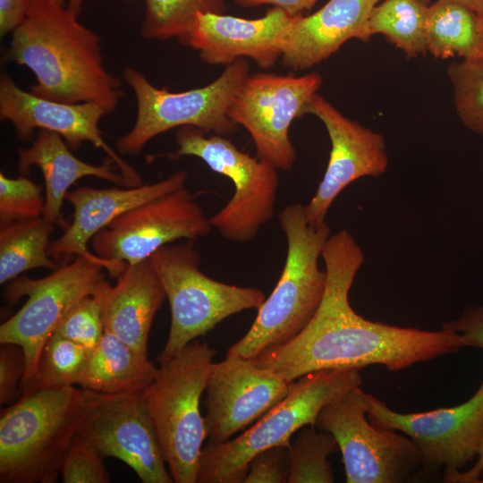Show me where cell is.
<instances>
[{"instance_id": "obj_1", "label": "cell", "mask_w": 483, "mask_h": 483, "mask_svg": "<svg viewBox=\"0 0 483 483\" xmlns=\"http://www.w3.org/2000/svg\"><path fill=\"white\" fill-rule=\"evenodd\" d=\"M321 257L326 285L315 315L294 338L252 359L256 365L292 382L322 369L382 365L395 372L465 347L462 336L452 330L392 326L355 312L349 292L365 257L346 229L328 237Z\"/></svg>"}, {"instance_id": "obj_2", "label": "cell", "mask_w": 483, "mask_h": 483, "mask_svg": "<svg viewBox=\"0 0 483 483\" xmlns=\"http://www.w3.org/2000/svg\"><path fill=\"white\" fill-rule=\"evenodd\" d=\"M55 0H29L22 22L11 33L3 61L25 66L36 78L35 96L68 104L97 102L113 113L122 81L104 65L101 38Z\"/></svg>"}, {"instance_id": "obj_3", "label": "cell", "mask_w": 483, "mask_h": 483, "mask_svg": "<svg viewBox=\"0 0 483 483\" xmlns=\"http://www.w3.org/2000/svg\"><path fill=\"white\" fill-rule=\"evenodd\" d=\"M278 220L287 241L281 276L248 332L228 348L225 357L252 360L287 343L306 327L323 299L326 273L319 269L318 258L331 235L329 225H309L301 203L286 206Z\"/></svg>"}, {"instance_id": "obj_4", "label": "cell", "mask_w": 483, "mask_h": 483, "mask_svg": "<svg viewBox=\"0 0 483 483\" xmlns=\"http://www.w3.org/2000/svg\"><path fill=\"white\" fill-rule=\"evenodd\" d=\"M83 389L42 388L21 394L1 411L0 482L55 483L77 434Z\"/></svg>"}, {"instance_id": "obj_5", "label": "cell", "mask_w": 483, "mask_h": 483, "mask_svg": "<svg viewBox=\"0 0 483 483\" xmlns=\"http://www.w3.org/2000/svg\"><path fill=\"white\" fill-rule=\"evenodd\" d=\"M216 353L207 342H191L161 361L151 383L140 392L176 483H197L199 462L208 437L199 403Z\"/></svg>"}, {"instance_id": "obj_6", "label": "cell", "mask_w": 483, "mask_h": 483, "mask_svg": "<svg viewBox=\"0 0 483 483\" xmlns=\"http://www.w3.org/2000/svg\"><path fill=\"white\" fill-rule=\"evenodd\" d=\"M360 369H322L292 381L287 395L239 436L202 448L197 483H244L251 459L263 450L290 446L295 432L314 426L320 410L360 387Z\"/></svg>"}, {"instance_id": "obj_7", "label": "cell", "mask_w": 483, "mask_h": 483, "mask_svg": "<svg viewBox=\"0 0 483 483\" xmlns=\"http://www.w3.org/2000/svg\"><path fill=\"white\" fill-rule=\"evenodd\" d=\"M171 309V326L159 362L166 360L226 318L245 309H258L265 301L255 287L216 281L200 270V256L193 241L165 245L150 256Z\"/></svg>"}, {"instance_id": "obj_8", "label": "cell", "mask_w": 483, "mask_h": 483, "mask_svg": "<svg viewBox=\"0 0 483 483\" xmlns=\"http://www.w3.org/2000/svg\"><path fill=\"white\" fill-rule=\"evenodd\" d=\"M249 72V62L241 58L204 87L172 92L154 86L136 68L125 67L122 75L134 93L137 114L132 128L116 140L119 154L136 156L153 138L177 127L194 126L221 136L233 134L237 124L227 111Z\"/></svg>"}, {"instance_id": "obj_9", "label": "cell", "mask_w": 483, "mask_h": 483, "mask_svg": "<svg viewBox=\"0 0 483 483\" xmlns=\"http://www.w3.org/2000/svg\"><path fill=\"white\" fill-rule=\"evenodd\" d=\"M205 134L194 126L180 127L175 135L177 150L164 157L173 160L197 157L212 171L229 178L234 186L233 194L209 222L228 241L250 242L274 216L278 169L241 151L225 136Z\"/></svg>"}, {"instance_id": "obj_10", "label": "cell", "mask_w": 483, "mask_h": 483, "mask_svg": "<svg viewBox=\"0 0 483 483\" xmlns=\"http://www.w3.org/2000/svg\"><path fill=\"white\" fill-rule=\"evenodd\" d=\"M367 394L356 387L326 404L315 428L330 432L343 456L347 483H402L422 464L413 441L368 419Z\"/></svg>"}, {"instance_id": "obj_11", "label": "cell", "mask_w": 483, "mask_h": 483, "mask_svg": "<svg viewBox=\"0 0 483 483\" xmlns=\"http://www.w3.org/2000/svg\"><path fill=\"white\" fill-rule=\"evenodd\" d=\"M104 268L84 257L65 264L42 278H17L5 291L15 302L27 295L25 304L0 326V343L21 346L25 355L21 389L35 377L42 348L66 315L81 299L95 292L105 280Z\"/></svg>"}, {"instance_id": "obj_12", "label": "cell", "mask_w": 483, "mask_h": 483, "mask_svg": "<svg viewBox=\"0 0 483 483\" xmlns=\"http://www.w3.org/2000/svg\"><path fill=\"white\" fill-rule=\"evenodd\" d=\"M321 84L318 72L249 75L228 108V117L249 131L258 158L289 171L296 158L289 128L303 115L304 106Z\"/></svg>"}, {"instance_id": "obj_13", "label": "cell", "mask_w": 483, "mask_h": 483, "mask_svg": "<svg viewBox=\"0 0 483 483\" xmlns=\"http://www.w3.org/2000/svg\"><path fill=\"white\" fill-rule=\"evenodd\" d=\"M83 394L77 436L105 459L124 462L143 483L174 482L140 392L102 394L83 389Z\"/></svg>"}, {"instance_id": "obj_14", "label": "cell", "mask_w": 483, "mask_h": 483, "mask_svg": "<svg viewBox=\"0 0 483 483\" xmlns=\"http://www.w3.org/2000/svg\"><path fill=\"white\" fill-rule=\"evenodd\" d=\"M196 197L184 186L129 209L91 239L92 252L133 265L170 242L207 236L212 226Z\"/></svg>"}, {"instance_id": "obj_15", "label": "cell", "mask_w": 483, "mask_h": 483, "mask_svg": "<svg viewBox=\"0 0 483 483\" xmlns=\"http://www.w3.org/2000/svg\"><path fill=\"white\" fill-rule=\"evenodd\" d=\"M369 422L402 432L416 445L423 465L444 468V478L462 470L478 457L483 436V380L467 402L425 412L401 413L367 394Z\"/></svg>"}, {"instance_id": "obj_16", "label": "cell", "mask_w": 483, "mask_h": 483, "mask_svg": "<svg viewBox=\"0 0 483 483\" xmlns=\"http://www.w3.org/2000/svg\"><path fill=\"white\" fill-rule=\"evenodd\" d=\"M109 114L106 106L97 102H57L23 90L7 74L0 78V118L12 123L18 139L29 140L39 129L57 133L72 150L91 143L114 162L126 187L139 186L140 174L102 137L99 122Z\"/></svg>"}, {"instance_id": "obj_17", "label": "cell", "mask_w": 483, "mask_h": 483, "mask_svg": "<svg viewBox=\"0 0 483 483\" xmlns=\"http://www.w3.org/2000/svg\"><path fill=\"white\" fill-rule=\"evenodd\" d=\"M306 114L323 123L331 141L323 179L304 206L308 224L318 227L326 223L332 203L345 187L361 177L383 174L389 160L382 134L347 118L318 93L304 106Z\"/></svg>"}, {"instance_id": "obj_18", "label": "cell", "mask_w": 483, "mask_h": 483, "mask_svg": "<svg viewBox=\"0 0 483 483\" xmlns=\"http://www.w3.org/2000/svg\"><path fill=\"white\" fill-rule=\"evenodd\" d=\"M291 384L250 359L225 357L214 362L204 399L208 442H225L245 429L281 402Z\"/></svg>"}, {"instance_id": "obj_19", "label": "cell", "mask_w": 483, "mask_h": 483, "mask_svg": "<svg viewBox=\"0 0 483 483\" xmlns=\"http://www.w3.org/2000/svg\"><path fill=\"white\" fill-rule=\"evenodd\" d=\"M188 174L180 170L153 183L136 187L96 189L82 186L68 191L65 199L73 208V219L59 238L50 242L51 258L84 257L100 265L113 278H117L127 264L103 259L89 250V242L114 219L146 201L185 186Z\"/></svg>"}, {"instance_id": "obj_20", "label": "cell", "mask_w": 483, "mask_h": 483, "mask_svg": "<svg viewBox=\"0 0 483 483\" xmlns=\"http://www.w3.org/2000/svg\"><path fill=\"white\" fill-rule=\"evenodd\" d=\"M292 19L275 6L258 19L199 13L181 44L198 51L209 64L228 65L249 57L259 67L269 69L282 55L281 37Z\"/></svg>"}, {"instance_id": "obj_21", "label": "cell", "mask_w": 483, "mask_h": 483, "mask_svg": "<svg viewBox=\"0 0 483 483\" xmlns=\"http://www.w3.org/2000/svg\"><path fill=\"white\" fill-rule=\"evenodd\" d=\"M380 0H329L310 15L293 17L281 37L282 62L305 70L336 52L346 41L369 39L367 23Z\"/></svg>"}, {"instance_id": "obj_22", "label": "cell", "mask_w": 483, "mask_h": 483, "mask_svg": "<svg viewBox=\"0 0 483 483\" xmlns=\"http://www.w3.org/2000/svg\"><path fill=\"white\" fill-rule=\"evenodd\" d=\"M111 285L106 279L93 295L98 301L105 331L110 332L148 356L153 319L166 298L150 258L127 265Z\"/></svg>"}, {"instance_id": "obj_23", "label": "cell", "mask_w": 483, "mask_h": 483, "mask_svg": "<svg viewBox=\"0 0 483 483\" xmlns=\"http://www.w3.org/2000/svg\"><path fill=\"white\" fill-rule=\"evenodd\" d=\"M64 140L57 133L39 130L32 144L18 149V170L27 175L32 165L42 172L45 182V209L43 216L66 228L62 215L63 202L69 188L78 180L94 176L125 186L124 179L114 162L106 157L101 165H92L76 157Z\"/></svg>"}, {"instance_id": "obj_24", "label": "cell", "mask_w": 483, "mask_h": 483, "mask_svg": "<svg viewBox=\"0 0 483 483\" xmlns=\"http://www.w3.org/2000/svg\"><path fill=\"white\" fill-rule=\"evenodd\" d=\"M157 370L148 356L105 331L90 351L79 385L102 394L140 393L151 383Z\"/></svg>"}, {"instance_id": "obj_25", "label": "cell", "mask_w": 483, "mask_h": 483, "mask_svg": "<svg viewBox=\"0 0 483 483\" xmlns=\"http://www.w3.org/2000/svg\"><path fill=\"white\" fill-rule=\"evenodd\" d=\"M55 227V224L43 216L1 224V284L30 269L57 268V265L47 253L50 236Z\"/></svg>"}, {"instance_id": "obj_26", "label": "cell", "mask_w": 483, "mask_h": 483, "mask_svg": "<svg viewBox=\"0 0 483 483\" xmlns=\"http://www.w3.org/2000/svg\"><path fill=\"white\" fill-rule=\"evenodd\" d=\"M427 51L436 58L471 59L478 38V15L452 0H436L428 9Z\"/></svg>"}, {"instance_id": "obj_27", "label": "cell", "mask_w": 483, "mask_h": 483, "mask_svg": "<svg viewBox=\"0 0 483 483\" xmlns=\"http://www.w3.org/2000/svg\"><path fill=\"white\" fill-rule=\"evenodd\" d=\"M429 4L427 0H383L369 13L367 23L369 38L382 34L409 57L424 54Z\"/></svg>"}, {"instance_id": "obj_28", "label": "cell", "mask_w": 483, "mask_h": 483, "mask_svg": "<svg viewBox=\"0 0 483 483\" xmlns=\"http://www.w3.org/2000/svg\"><path fill=\"white\" fill-rule=\"evenodd\" d=\"M140 35L148 40L176 38L180 43L199 13H225V0H142Z\"/></svg>"}, {"instance_id": "obj_29", "label": "cell", "mask_w": 483, "mask_h": 483, "mask_svg": "<svg viewBox=\"0 0 483 483\" xmlns=\"http://www.w3.org/2000/svg\"><path fill=\"white\" fill-rule=\"evenodd\" d=\"M89 353L86 347L53 333L42 348L35 377L21 389V394L79 385Z\"/></svg>"}, {"instance_id": "obj_30", "label": "cell", "mask_w": 483, "mask_h": 483, "mask_svg": "<svg viewBox=\"0 0 483 483\" xmlns=\"http://www.w3.org/2000/svg\"><path fill=\"white\" fill-rule=\"evenodd\" d=\"M289 450L288 483H333L335 476L327 457L339 451L335 436L307 425L298 430Z\"/></svg>"}, {"instance_id": "obj_31", "label": "cell", "mask_w": 483, "mask_h": 483, "mask_svg": "<svg viewBox=\"0 0 483 483\" xmlns=\"http://www.w3.org/2000/svg\"><path fill=\"white\" fill-rule=\"evenodd\" d=\"M456 114L462 124L483 137V58L462 59L448 65Z\"/></svg>"}, {"instance_id": "obj_32", "label": "cell", "mask_w": 483, "mask_h": 483, "mask_svg": "<svg viewBox=\"0 0 483 483\" xmlns=\"http://www.w3.org/2000/svg\"><path fill=\"white\" fill-rule=\"evenodd\" d=\"M44 209L40 185L26 175L10 178L0 173V224L40 217Z\"/></svg>"}, {"instance_id": "obj_33", "label": "cell", "mask_w": 483, "mask_h": 483, "mask_svg": "<svg viewBox=\"0 0 483 483\" xmlns=\"http://www.w3.org/2000/svg\"><path fill=\"white\" fill-rule=\"evenodd\" d=\"M89 351L97 346L105 333L100 304L91 294L79 301L63 318L55 332Z\"/></svg>"}, {"instance_id": "obj_34", "label": "cell", "mask_w": 483, "mask_h": 483, "mask_svg": "<svg viewBox=\"0 0 483 483\" xmlns=\"http://www.w3.org/2000/svg\"><path fill=\"white\" fill-rule=\"evenodd\" d=\"M104 460L91 445L75 436L63 457L61 479L64 483H107L110 477Z\"/></svg>"}, {"instance_id": "obj_35", "label": "cell", "mask_w": 483, "mask_h": 483, "mask_svg": "<svg viewBox=\"0 0 483 483\" xmlns=\"http://www.w3.org/2000/svg\"><path fill=\"white\" fill-rule=\"evenodd\" d=\"M289 447L275 445L256 454L244 483H288Z\"/></svg>"}, {"instance_id": "obj_36", "label": "cell", "mask_w": 483, "mask_h": 483, "mask_svg": "<svg viewBox=\"0 0 483 483\" xmlns=\"http://www.w3.org/2000/svg\"><path fill=\"white\" fill-rule=\"evenodd\" d=\"M25 372V355L21 346L1 343L0 348V403L13 402L21 390Z\"/></svg>"}, {"instance_id": "obj_37", "label": "cell", "mask_w": 483, "mask_h": 483, "mask_svg": "<svg viewBox=\"0 0 483 483\" xmlns=\"http://www.w3.org/2000/svg\"><path fill=\"white\" fill-rule=\"evenodd\" d=\"M441 328L459 333L465 347L483 349V305L466 307L457 318L443 322Z\"/></svg>"}, {"instance_id": "obj_38", "label": "cell", "mask_w": 483, "mask_h": 483, "mask_svg": "<svg viewBox=\"0 0 483 483\" xmlns=\"http://www.w3.org/2000/svg\"><path fill=\"white\" fill-rule=\"evenodd\" d=\"M29 0H0V35L12 33L24 20Z\"/></svg>"}, {"instance_id": "obj_39", "label": "cell", "mask_w": 483, "mask_h": 483, "mask_svg": "<svg viewBox=\"0 0 483 483\" xmlns=\"http://www.w3.org/2000/svg\"><path fill=\"white\" fill-rule=\"evenodd\" d=\"M236 4L243 7H256L270 4L285 11L294 17L309 11L318 0H234Z\"/></svg>"}, {"instance_id": "obj_40", "label": "cell", "mask_w": 483, "mask_h": 483, "mask_svg": "<svg viewBox=\"0 0 483 483\" xmlns=\"http://www.w3.org/2000/svg\"><path fill=\"white\" fill-rule=\"evenodd\" d=\"M483 474V436L474 465L465 471H457L444 479L448 483H479Z\"/></svg>"}, {"instance_id": "obj_41", "label": "cell", "mask_w": 483, "mask_h": 483, "mask_svg": "<svg viewBox=\"0 0 483 483\" xmlns=\"http://www.w3.org/2000/svg\"><path fill=\"white\" fill-rule=\"evenodd\" d=\"M473 58H483V15L478 16V38Z\"/></svg>"}, {"instance_id": "obj_42", "label": "cell", "mask_w": 483, "mask_h": 483, "mask_svg": "<svg viewBox=\"0 0 483 483\" xmlns=\"http://www.w3.org/2000/svg\"><path fill=\"white\" fill-rule=\"evenodd\" d=\"M475 13L478 16L483 15V0H452Z\"/></svg>"}, {"instance_id": "obj_43", "label": "cell", "mask_w": 483, "mask_h": 483, "mask_svg": "<svg viewBox=\"0 0 483 483\" xmlns=\"http://www.w3.org/2000/svg\"><path fill=\"white\" fill-rule=\"evenodd\" d=\"M55 2L66 5L68 8H70L72 11H73L76 13H80L82 4H84L85 0H55Z\"/></svg>"}, {"instance_id": "obj_44", "label": "cell", "mask_w": 483, "mask_h": 483, "mask_svg": "<svg viewBox=\"0 0 483 483\" xmlns=\"http://www.w3.org/2000/svg\"><path fill=\"white\" fill-rule=\"evenodd\" d=\"M123 1H126V2H132V1H134V0H123Z\"/></svg>"}, {"instance_id": "obj_45", "label": "cell", "mask_w": 483, "mask_h": 483, "mask_svg": "<svg viewBox=\"0 0 483 483\" xmlns=\"http://www.w3.org/2000/svg\"><path fill=\"white\" fill-rule=\"evenodd\" d=\"M479 483H483V479H481Z\"/></svg>"}]
</instances>
